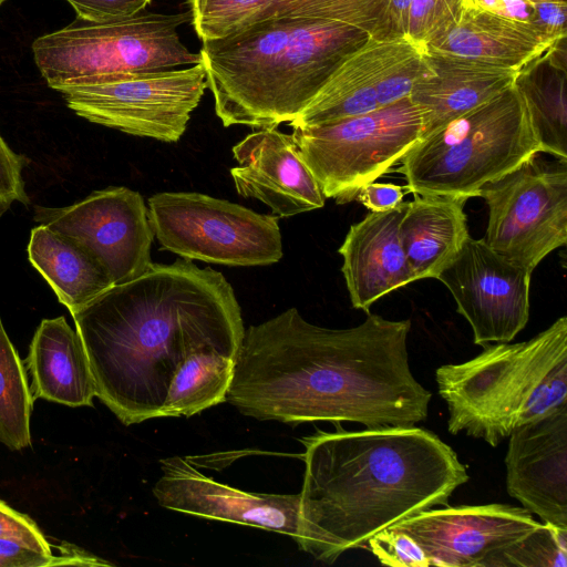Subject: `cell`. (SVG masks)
Returning a JSON list of instances; mask_svg holds the SVG:
<instances>
[{"label":"cell","mask_w":567,"mask_h":567,"mask_svg":"<svg viewBox=\"0 0 567 567\" xmlns=\"http://www.w3.org/2000/svg\"><path fill=\"white\" fill-rule=\"evenodd\" d=\"M4 1H6V0H0V7H1V4H2Z\"/></svg>","instance_id":"cell-42"},{"label":"cell","mask_w":567,"mask_h":567,"mask_svg":"<svg viewBox=\"0 0 567 567\" xmlns=\"http://www.w3.org/2000/svg\"><path fill=\"white\" fill-rule=\"evenodd\" d=\"M555 42L530 23L467 6L457 24L426 44L425 51L431 55L518 72Z\"/></svg>","instance_id":"cell-19"},{"label":"cell","mask_w":567,"mask_h":567,"mask_svg":"<svg viewBox=\"0 0 567 567\" xmlns=\"http://www.w3.org/2000/svg\"><path fill=\"white\" fill-rule=\"evenodd\" d=\"M95 392L124 424L162 417L169 383L190 354L237 357L245 333L224 275L190 260L152 262L72 315Z\"/></svg>","instance_id":"cell-2"},{"label":"cell","mask_w":567,"mask_h":567,"mask_svg":"<svg viewBox=\"0 0 567 567\" xmlns=\"http://www.w3.org/2000/svg\"><path fill=\"white\" fill-rule=\"evenodd\" d=\"M365 43L337 69L310 103L289 123L291 127L324 125L380 107Z\"/></svg>","instance_id":"cell-26"},{"label":"cell","mask_w":567,"mask_h":567,"mask_svg":"<svg viewBox=\"0 0 567 567\" xmlns=\"http://www.w3.org/2000/svg\"><path fill=\"white\" fill-rule=\"evenodd\" d=\"M412 0H389V20L392 38L405 37Z\"/></svg>","instance_id":"cell-40"},{"label":"cell","mask_w":567,"mask_h":567,"mask_svg":"<svg viewBox=\"0 0 567 567\" xmlns=\"http://www.w3.org/2000/svg\"><path fill=\"white\" fill-rule=\"evenodd\" d=\"M447 430L496 447L514 429L567 403V317L523 342L487 344L436 369Z\"/></svg>","instance_id":"cell-5"},{"label":"cell","mask_w":567,"mask_h":567,"mask_svg":"<svg viewBox=\"0 0 567 567\" xmlns=\"http://www.w3.org/2000/svg\"><path fill=\"white\" fill-rule=\"evenodd\" d=\"M74 9L78 19L105 22L135 16L152 0H65Z\"/></svg>","instance_id":"cell-36"},{"label":"cell","mask_w":567,"mask_h":567,"mask_svg":"<svg viewBox=\"0 0 567 567\" xmlns=\"http://www.w3.org/2000/svg\"><path fill=\"white\" fill-rule=\"evenodd\" d=\"M23 363L31 375L34 400L93 406L96 392L89 360L78 331L63 316L40 322Z\"/></svg>","instance_id":"cell-21"},{"label":"cell","mask_w":567,"mask_h":567,"mask_svg":"<svg viewBox=\"0 0 567 567\" xmlns=\"http://www.w3.org/2000/svg\"><path fill=\"white\" fill-rule=\"evenodd\" d=\"M112 566L76 546L69 550L48 554L22 542L0 538V567H53V566Z\"/></svg>","instance_id":"cell-32"},{"label":"cell","mask_w":567,"mask_h":567,"mask_svg":"<svg viewBox=\"0 0 567 567\" xmlns=\"http://www.w3.org/2000/svg\"><path fill=\"white\" fill-rule=\"evenodd\" d=\"M530 271L471 236L437 278L452 293L478 346L511 342L529 319Z\"/></svg>","instance_id":"cell-13"},{"label":"cell","mask_w":567,"mask_h":567,"mask_svg":"<svg viewBox=\"0 0 567 567\" xmlns=\"http://www.w3.org/2000/svg\"><path fill=\"white\" fill-rule=\"evenodd\" d=\"M508 437L507 493L544 523L567 529V403Z\"/></svg>","instance_id":"cell-16"},{"label":"cell","mask_w":567,"mask_h":567,"mask_svg":"<svg viewBox=\"0 0 567 567\" xmlns=\"http://www.w3.org/2000/svg\"><path fill=\"white\" fill-rule=\"evenodd\" d=\"M468 6L513 21L533 23L535 3L530 0H468Z\"/></svg>","instance_id":"cell-39"},{"label":"cell","mask_w":567,"mask_h":567,"mask_svg":"<svg viewBox=\"0 0 567 567\" xmlns=\"http://www.w3.org/2000/svg\"><path fill=\"white\" fill-rule=\"evenodd\" d=\"M421 132V111L408 96L333 123L293 126L291 135L323 196L344 204L401 161Z\"/></svg>","instance_id":"cell-8"},{"label":"cell","mask_w":567,"mask_h":567,"mask_svg":"<svg viewBox=\"0 0 567 567\" xmlns=\"http://www.w3.org/2000/svg\"><path fill=\"white\" fill-rule=\"evenodd\" d=\"M405 209L402 202L385 212H370L350 226L338 251L353 308L368 313L378 299L415 281L399 237Z\"/></svg>","instance_id":"cell-18"},{"label":"cell","mask_w":567,"mask_h":567,"mask_svg":"<svg viewBox=\"0 0 567 567\" xmlns=\"http://www.w3.org/2000/svg\"><path fill=\"white\" fill-rule=\"evenodd\" d=\"M535 3L533 25L553 41L566 38L567 1L542 0Z\"/></svg>","instance_id":"cell-38"},{"label":"cell","mask_w":567,"mask_h":567,"mask_svg":"<svg viewBox=\"0 0 567 567\" xmlns=\"http://www.w3.org/2000/svg\"><path fill=\"white\" fill-rule=\"evenodd\" d=\"M410 329V319L370 312L359 326L330 329L287 309L245 329L226 402L260 421L416 425L432 394L411 371Z\"/></svg>","instance_id":"cell-1"},{"label":"cell","mask_w":567,"mask_h":567,"mask_svg":"<svg viewBox=\"0 0 567 567\" xmlns=\"http://www.w3.org/2000/svg\"><path fill=\"white\" fill-rule=\"evenodd\" d=\"M189 21V11L144 10L105 22L76 19L37 38L33 59L47 84L59 92L115 74L189 66L202 62L200 53L189 51L177 32Z\"/></svg>","instance_id":"cell-7"},{"label":"cell","mask_w":567,"mask_h":567,"mask_svg":"<svg viewBox=\"0 0 567 567\" xmlns=\"http://www.w3.org/2000/svg\"><path fill=\"white\" fill-rule=\"evenodd\" d=\"M517 73L427 54V70L410 94L421 111V138L506 91Z\"/></svg>","instance_id":"cell-20"},{"label":"cell","mask_w":567,"mask_h":567,"mask_svg":"<svg viewBox=\"0 0 567 567\" xmlns=\"http://www.w3.org/2000/svg\"><path fill=\"white\" fill-rule=\"evenodd\" d=\"M468 0H412L406 35L425 48L454 28Z\"/></svg>","instance_id":"cell-31"},{"label":"cell","mask_w":567,"mask_h":567,"mask_svg":"<svg viewBox=\"0 0 567 567\" xmlns=\"http://www.w3.org/2000/svg\"><path fill=\"white\" fill-rule=\"evenodd\" d=\"M467 197L413 194L399 225L401 245L415 280L437 278L470 237Z\"/></svg>","instance_id":"cell-22"},{"label":"cell","mask_w":567,"mask_h":567,"mask_svg":"<svg viewBox=\"0 0 567 567\" xmlns=\"http://www.w3.org/2000/svg\"><path fill=\"white\" fill-rule=\"evenodd\" d=\"M33 402L24 363L0 318V443L12 451L31 445Z\"/></svg>","instance_id":"cell-28"},{"label":"cell","mask_w":567,"mask_h":567,"mask_svg":"<svg viewBox=\"0 0 567 567\" xmlns=\"http://www.w3.org/2000/svg\"><path fill=\"white\" fill-rule=\"evenodd\" d=\"M478 197L488 209L485 243L528 271L567 244V159L536 154L484 185Z\"/></svg>","instance_id":"cell-10"},{"label":"cell","mask_w":567,"mask_h":567,"mask_svg":"<svg viewBox=\"0 0 567 567\" xmlns=\"http://www.w3.org/2000/svg\"><path fill=\"white\" fill-rule=\"evenodd\" d=\"M369 38L334 20L279 17L203 41L216 115L224 126L290 123Z\"/></svg>","instance_id":"cell-4"},{"label":"cell","mask_w":567,"mask_h":567,"mask_svg":"<svg viewBox=\"0 0 567 567\" xmlns=\"http://www.w3.org/2000/svg\"><path fill=\"white\" fill-rule=\"evenodd\" d=\"M24 164L25 158L14 153L0 134V217L14 202L30 203L22 178Z\"/></svg>","instance_id":"cell-35"},{"label":"cell","mask_w":567,"mask_h":567,"mask_svg":"<svg viewBox=\"0 0 567 567\" xmlns=\"http://www.w3.org/2000/svg\"><path fill=\"white\" fill-rule=\"evenodd\" d=\"M31 265L71 315L114 286L107 270L84 246L44 225L32 228Z\"/></svg>","instance_id":"cell-23"},{"label":"cell","mask_w":567,"mask_h":567,"mask_svg":"<svg viewBox=\"0 0 567 567\" xmlns=\"http://www.w3.org/2000/svg\"><path fill=\"white\" fill-rule=\"evenodd\" d=\"M235 360L216 350L188 355L169 383L162 417H189L225 402Z\"/></svg>","instance_id":"cell-27"},{"label":"cell","mask_w":567,"mask_h":567,"mask_svg":"<svg viewBox=\"0 0 567 567\" xmlns=\"http://www.w3.org/2000/svg\"><path fill=\"white\" fill-rule=\"evenodd\" d=\"M540 524L523 506L486 504L433 507L389 527L410 535L430 566L498 567L504 551Z\"/></svg>","instance_id":"cell-14"},{"label":"cell","mask_w":567,"mask_h":567,"mask_svg":"<svg viewBox=\"0 0 567 567\" xmlns=\"http://www.w3.org/2000/svg\"><path fill=\"white\" fill-rule=\"evenodd\" d=\"M348 3L349 0H187L190 21L202 42L279 17L340 20Z\"/></svg>","instance_id":"cell-25"},{"label":"cell","mask_w":567,"mask_h":567,"mask_svg":"<svg viewBox=\"0 0 567 567\" xmlns=\"http://www.w3.org/2000/svg\"><path fill=\"white\" fill-rule=\"evenodd\" d=\"M405 192L404 186L371 182L358 190L354 199L370 212H385L399 206Z\"/></svg>","instance_id":"cell-37"},{"label":"cell","mask_w":567,"mask_h":567,"mask_svg":"<svg viewBox=\"0 0 567 567\" xmlns=\"http://www.w3.org/2000/svg\"><path fill=\"white\" fill-rule=\"evenodd\" d=\"M233 155L239 165L230 175L240 196L262 202L280 217L324 206L326 197L292 135L262 127L237 143Z\"/></svg>","instance_id":"cell-17"},{"label":"cell","mask_w":567,"mask_h":567,"mask_svg":"<svg viewBox=\"0 0 567 567\" xmlns=\"http://www.w3.org/2000/svg\"><path fill=\"white\" fill-rule=\"evenodd\" d=\"M530 1L536 2V1H542V0H530ZM561 1H567V0H561Z\"/></svg>","instance_id":"cell-41"},{"label":"cell","mask_w":567,"mask_h":567,"mask_svg":"<svg viewBox=\"0 0 567 567\" xmlns=\"http://www.w3.org/2000/svg\"><path fill=\"white\" fill-rule=\"evenodd\" d=\"M148 220L163 249L187 260L267 266L282 257L278 217L195 192L148 198Z\"/></svg>","instance_id":"cell-9"},{"label":"cell","mask_w":567,"mask_h":567,"mask_svg":"<svg viewBox=\"0 0 567 567\" xmlns=\"http://www.w3.org/2000/svg\"><path fill=\"white\" fill-rule=\"evenodd\" d=\"M34 220L84 246L114 285L140 277L153 262L147 207L142 195L130 188L95 190L64 207L35 206Z\"/></svg>","instance_id":"cell-12"},{"label":"cell","mask_w":567,"mask_h":567,"mask_svg":"<svg viewBox=\"0 0 567 567\" xmlns=\"http://www.w3.org/2000/svg\"><path fill=\"white\" fill-rule=\"evenodd\" d=\"M159 464L162 475L153 494L162 507L292 538L297 535L300 494L244 492L205 476L181 456L161 460Z\"/></svg>","instance_id":"cell-15"},{"label":"cell","mask_w":567,"mask_h":567,"mask_svg":"<svg viewBox=\"0 0 567 567\" xmlns=\"http://www.w3.org/2000/svg\"><path fill=\"white\" fill-rule=\"evenodd\" d=\"M207 87L203 62L186 68L133 72L63 89L76 115L124 133L177 142Z\"/></svg>","instance_id":"cell-11"},{"label":"cell","mask_w":567,"mask_h":567,"mask_svg":"<svg viewBox=\"0 0 567 567\" xmlns=\"http://www.w3.org/2000/svg\"><path fill=\"white\" fill-rule=\"evenodd\" d=\"M566 38L520 69L515 86L524 99L542 153L567 159Z\"/></svg>","instance_id":"cell-24"},{"label":"cell","mask_w":567,"mask_h":567,"mask_svg":"<svg viewBox=\"0 0 567 567\" xmlns=\"http://www.w3.org/2000/svg\"><path fill=\"white\" fill-rule=\"evenodd\" d=\"M0 538L19 540L48 554H58L74 547L73 544H68L65 542L60 545H54L47 538L33 519L28 515L13 509L1 499Z\"/></svg>","instance_id":"cell-34"},{"label":"cell","mask_w":567,"mask_h":567,"mask_svg":"<svg viewBox=\"0 0 567 567\" xmlns=\"http://www.w3.org/2000/svg\"><path fill=\"white\" fill-rule=\"evenodd\" d=\"M538 153L524 99L513 84L420 138L401 158L399 172L406 192L471 198Z\"/></svg>","instance_id":"cell-6"},{"label":"cell","mask_w":567,"mask_h":567,"mask_svg":"<svg viewBox=\"0 0 567 567\" xmlns=\"http://www.w3.org/2000/svg\"><path fill=\"white\" fill-rule=\"evenodd\" d=\"M374 557L391 567H429L422 547L406 533L386 527L371 536L365 545Z\"/></svg>","instance_id":"cell-33"},{"label":"cell","mask_w":567,"mask_h":567,"mask_svg":"<svg viewBox=\"0 0 567 567\" xmlns=\"http://www.w3.org/2000/svg\"><path fill=\"white\" fill-rule=\"evenodd\" d=\"M567 529L542 523L502 555L498 567H566Z\"/></svg>","instance_id":"cell-30"},{"label":"cell","mask_w":567,"mask_h":567,"mask_svg":"<svg viewBox=\"0 0 567 567\" xmlns=\"http://www.w3.org/2000/svg\"><path fill=\"white\" fill-rule=\"evenodd\" d=\"M367 47L377 81L379 106L410 96L427 70L425 48L408 35L392 39L369 38Z\"/></svg>","instance_id":"cell-29"},{"label":"cell","mask_w":567,"mask_h":567,"mask_svg":"<svg viewBox=\"0 0 567 567\" xmlns=\"http://www.w3.org/2000/svg\"><path fill=\"white\" fill-rule=\"evenodd\" d=\"M305 474L293 540L333 564L375 533L434 506H447L470 480L454 450L422 427L317 431L302 437Z\"/></svg>","instance_id":"cell-3"}]
</instances>
